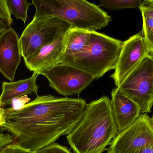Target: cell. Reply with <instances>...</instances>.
<instances>
[{
	"label": "cell",
	"mask_w": 153,
	"mask_h": 153,
	"mask_svg": "<svg viewBox=\"0 0 153 153\" xmlns=\"http://www.w3.org/2000/svg\"><path fill=\"white\" fill-rule=\"evenodd\" d=\"M80 98L37 96L18 109H5L1 128L11 134L16 144L36 152L67 135L80 120L86 106Z\"/></svg>",
	"instance_id": "obj_1"
},
{
	"label": "cell",
	"mask_w": 153,
	"mask_h": 153,
	"mask_svg": "<svg viewBox=\"0 0 153 153\" xmlns=\"http://www.w3.org/2000/svg\"><path fill=\"white\" fill-rule=\"evenodd\" d=\"M118 133L111 100L103 96L86 104L67 139L75 153H102Z\"/></svg>",
	"instance_id": "obj_2"
},
{
	"label": "cell",
	"mask_w": 153,
	"mask_h": 153,
	"mask_svg": "<svg viewBox=\"0 0 153 153\" xmlns=\"http://www.w3.org/2000/svg\"><path fill=\"white\" fill-rule=\"evenodd\" d=\"M34 17L51 16L65 22L71 28L96 31L105 28L112 17L100 6L85 0H32Z\"/></svg>",
	"instance_id": "obj_3"
},
{
	"label": "cell",
	"mask_w": 153,
	"mask_h": 153,
	"mask_svg": "<svg viewBox=\"0 0 153 153\" xmlns=\"http://www.w3.org/2000/svg\"><path fill=\"white\" fill-rule=\"evenodd\" d=\"M122 44L121 40L91 31L85 48L74 57L71 65L87 72L94 79H99L114 69Z\"/></svg>",
	"instance_id": "obj_4"
},
{
	"label": "cell",
	"mask_w": 153,
	"mask_h": 153,
	"mask_svg": "<svg viewBox=\"0 0 153 153\" xmlns=\"http://www.w3.org/2000/svg\"><path fill=\"white\" fill-rule=\"evenodd\" d=\"M71 28L67 22L56 17L33 18L19 38L22 57L27 59L42 47L65 34Z\"/></svg>",
	"instance_id": "obj_5"
},
{
	"label": "cell",
	"mask_w": 153,
	"mask_h": 153,
	"mask_svg": "<svg viewBox=\"0 0 153 153\" xmlns=\"http://www.w3.org/2000/svg\"><path fill=\"white\" fill-rule=\"evenodd\" d=\"M118 88L139 106L141 113L151 112L153 105V53L146 56Z\"/></svg>",
	"instance_id": "obj_6"
},
{
	"label": "cell",
	"mask_w": 153,
	"mask_h": 153,
	"mask_svg": "<svg viewBox=\"0 0 153 153\" xmlns=\"http://www.w3.org/2000/svg\"><path fill=\"white\" fill-rule=\"evenodd\" d=\"M107 153H153V127L147 114L140 115L130 126L118 133Z\"/></svg>",
	"instance_id": "obj_7"
},
{
	"label": "cell",
	"mask_w": 153,
	"mask_h": 153,
	"mask_svg": "<svg viewBox=\"0 0 153 153\" xmlns=\"http://www.w3.org/2000/svg\"><path fill=\"white\" fill-rule=\"evenodd\" d=\"M38 74L45 76L57 93L66 97L79 95L95 80L87 72L68 64H58Z\"/></svg>",
	"instance_id": "obj_8"
},
{
	"label": "cell",
	"mask_w": 153,
	"mask_h": 153,
	"mask_svg": "<svg viewBox=\"0 0 153 153\" xmlns=\"http://www.w3.org/2000/svg\"><path fill=\"white\" fill-rule=\"evenodd\" d=\"M150 53L142 31L123 42L114 73L111 75L115 85L118 87Z\"/></svg>",
	"instance_id": "obj_9"
},
{
	"label": "cell",
	"mask_w": 153,
	"mask_h": 153,
	"mask_svg": "<svg viewBox=\"0 0 153 153\" xmlns=\"http://www.w3.org/2000/svg\"><path fill=\"white\" fill-rule=\"evenodd\" d=\"M19 38L11 27L0 34V72L11 82L21 62Z\"/></svg>",
	"instance_id": "obj_10"
},
{
	"label": "cell",
	"mask_w": 153,
	"mask_h": 153,
	"mask_svg": "<svg viewBox=\"0 0 153 153\" xmlns=\"http://www.w3.org/2000/svg\"><path fill=\"white\" fill-rule=\"evenodd\" d=\"M66 33L42 47L29 58L24 60L27 68L33 73L38 74L62 63Z\"/></svg>",
	"instance_id": "obj_11"
},
{
	"label": "cell",
	"mask_w": 153,
	"mask_h": 153,
	"mask_svg": "<svg viewBox=\"0 0 153 153\" xmlns=\"http://www.w3.org/2000/svg\"><path fill=\"white\" fill-rule=\"evenodd\" d=\"M111 100L114 118L119 133L134 124L141 115L140 107L127 97L118 87L111 92Z\"/></svg>",
	"instance_id": "obj_12"
},
{
	"label": "cell",
	"mask_w": 153,
	"mask_h": 153,
	"mask_svg": "<svg viewBox=\"0 0 153 153\" xmlns=\"http://www.w3.org/2000/svg\"><path fill=\"white\" fill-rule=\"evenodd\" d=\"M39 75L38 74L33 73L31 76L27 79L17 81L2 82L0 107L3 108L10 105L17 98L33 94L37 95L38 87L36 80Z\"/></svg>",
	"instance_id": "obj_13"
},
{
	"label": "cell",
	"mask_w": 153,
	"mask_h": 153,
	"mask_svg": "<svg viewBox=\"0 0 153 153\" xmlns=\"http://www.w3.org/2000/svg\"><path fill=\"white\" fill-rule=\"evenodd\" d=\"M91 31L70 28L66 33L62 63L71 65L74 57L84 49L91 37Z\"/></svg>",
	"instance_id": "obj_14"
},
{
	"label": "cell",
	"mask_w": 153,
	"mask_h": 153,
	"mask_svg": "<svg viewBox=\"0 0 153 153\" xmlns=\"http://www.w3.org/2000/svg\"><path fill=\"white\" fill-rule=\"evenodd\" d=\"M143 20L142 31L151 53H153V0H144L138 6Z\"/></svg>",
	"instance_id": "obj_15"
},
{
	"label": "cell",
	"mask_w": 153,
	"mask_h": 153,
	"mask_svg": "<svg viewBox=\"0 0 153 153\" xmlns=\"http://www.w3.org/2000/svg\"><path fill=\"white\" fill-rule=\"evenodd\" d=\"M6 1L11 14L25 24L28 18V10L31 4L27 0H6Z\"/></svg>",
	"instance_id": "obj_16"
},
{
	"label": "cell",
	"mask_w": 153,
	"mask_h": 153,
	"mask_svg": "<svg viewBox=\"0 0 153 153\" xmlns=\"http://www.w3.org/2000/svg\"><path fill=\"white\" fill-rule=\"evenodd\" d=\"M142 2V0H101L99 6L109 10H122L137 8Z\"/></svg>",
	"instance_id": "obj_17"
},
{
	"label": "cell",
	"mask_w": 153,
	"mask_h": 153,
	"mask_svg": "<svg viewBox=\"0 0 153 153\" xmlns=\"http://www.w3.org/2000/svg\"><path fill=\"white\" fill-rule=\"evenodd\" d=\"M0 19L10 28L13 23L6 0H0Z\"/></svg>",
	"instance_id": "obj_18"
},
{
	"label": "cell",
	"mask_w": 153,
	"mask_h": 153,
	"mask_svg": "<svg viewBox=\"0 0 153 153\" xmlns=\"http://www.w3.org/2000/svg\"><path fill=\"white\" fill-rule=\"evenodd\" d=\"M36 153H72L65 146L53 143L39 150Z\"/></svg>",
	"instance_id": "obj_19"
},
{
	"label": "cell",
	"mask_w": 153,
	"mask_h": 153,
	"mask_svg": "<svg viewBox=\"0 0 153 153\" xmlns=\"http://www.w3.org/2000/svg\"><path fill=\"white\" fill-rule=\"evenodd\" d=\"M0 153H36L22 148L13 143L0 150Z\"/></svg>",
	"instance_id": "obj_20"
},
{
	"label": "cell",
	"mask_w": 153,
	"mask_h": 153,
	"mask_svg": "<svg viewBox=\"0 0 153 153\" xmlns=\"http://www.w3.org/2000/svg\"><path fill=\"white\" fill-rule=\"evenodd\" d=\"M13 143V137L9 134L0 133V150Z\"/></svg>",
	"instance_id": "obj_21"
},
{
	"label": "cell",
	"mask_w": 153,
	"mask_h": 153,
	"mask_svg": "<svg viewBox=\"0 0 153 153\" xmlns=\"http://www.w3.org/2000/svg\"><path fill=\"white\" fill-rule=\"evenodd\" d=\"M5 115V109L0 107V128L4 122Z\"/></svg>",
	"instance_id": "obj_22"
},
{
	"label": "cell",
	"mask_w": 153,
	"mask_h": 153,
	"mask_svg": "<svg viewBox=\"0 0 153 153\" xmlns=\"http://www.w3.org/2000/svg\"><path fill=\"white\" fill-rule=\"evenodd\" d=\"M8 28V26L6 25V24L0 19V33L1 34L2 33Z\"/></svg>",
	"instance_id": "obj_23"
},
{
	"label": "cell",
	"mask_w": 153,
	"mask_h": 153,
	"mask_svg": "<svg viewBox=\"0 0 153 153\" xmlns=\"http://www.w3.org/2000/svg\"><path fill=\"white\" fill-rule=\"evenodd\" d=\"M151 123H152V125L153 127V114L152 116V117H151Z\"/></svg>",
	"instance_id": "obj_24"
}]
</instances>
